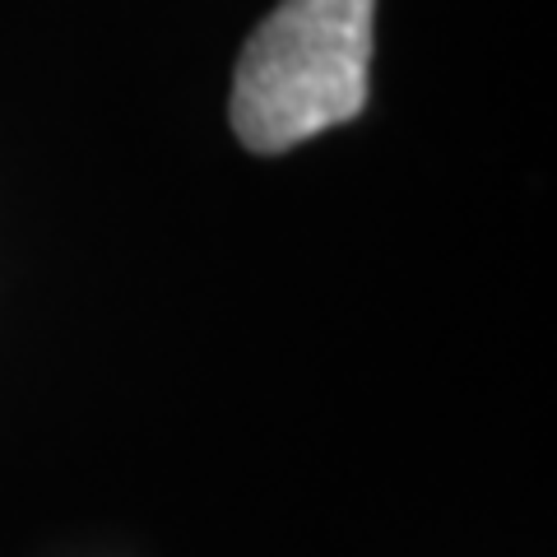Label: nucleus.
Segmentation results:
<instances>
[{"mask_svg":"<svg viewBox=\"0 0 557 557\" xmlns=\"http://www.w3.org/2000/svg\"><path fill=\"white\" fill-rule=\"evenodd\" d=\"M376 0H278L242 47L233 131L251 153H288L368 108Z\"/></svg>","mask_w":557,"mask_h":557,"instance_id":"1","label":"nucleus"}]
</instances>
